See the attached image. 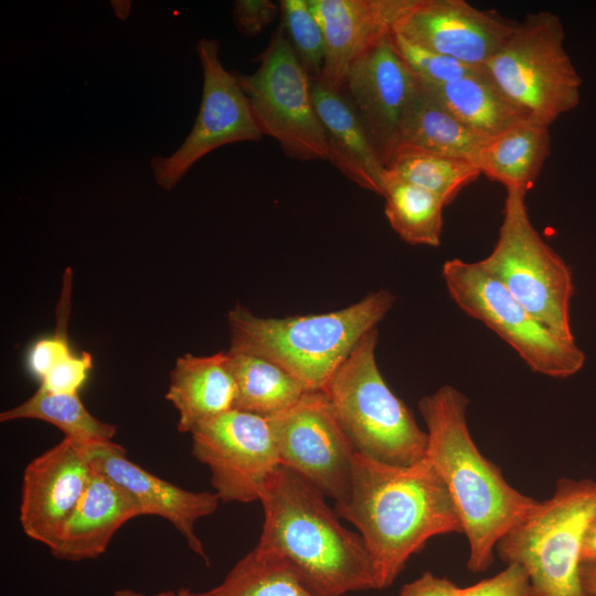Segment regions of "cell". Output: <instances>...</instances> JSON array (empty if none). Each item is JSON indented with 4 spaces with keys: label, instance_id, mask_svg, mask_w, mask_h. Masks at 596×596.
Returning a JSON list of instances; mask_svg holds the SVG:
<instances>
[{
    "label": "cell",
    "instance_id": "6da1fadb",
    "mask_svg": "<svg viewBox=\"0 0 596 596\" xmlns=\"http://www.w3.org/2000/svg\"><path fill=\"white\" fill-rule=\"evenodd\" d=\"M336 512L358 529L377 589L391 586L432 538L462 533L453 497L427 456L409 466H391L355 453L350 497L336 504Z\"/></svg>",
    "mask_w": 596,
    "mask_h": 596
},
{
    "label": "cell",
    "instance_id": "7a4b0ae2",
    "mask_svg": "<svg viewBox=\"0 0 596 596\" xmlns=\"http://www.w3.org/2000/svg\"><path fill=\"white\" fill-rule=\"evenodd\" d=\"M468 398L453 385L422 397L418 409L428 436L427 458L447 486L469 545L467 567H490L499 540L539 503L513 488L473 441Z\"/></svg>",
    "mask_w": 596,
    "mask_h": 596
},
{
    "label": "cell",
    "instance_id": "3957f363",
    "mask_svg": "<svg viewBox=\"0 0 596 596\" xmlns=\"http://www.w3.org/2000/svg\"><path fill=\"white\" fill-rule=\"evenodd\" d=\"M323 497L278 466L259 497L264 522L257 546L283 558L317 596L377 589L361 535L339 522Z\"/></svg>",
    "mask_w": 596,
    "mask_h": 596
},
{
    "label": "cell",
    "instance_id": "277c9868",
    "mask_svg": "<svg viewBox=\"0 0 596 596\" xmlns=\"http://www.w3.org/2000/svg\"><path fill=\"white\" fill-rule=\"evenodd\" d=\"M387 289L330 312L259 317L245 306L227 312L230 350L264 358L292 375L306 391H324L358 341L393 308Z\"/></svg>",
    "mask_w": 596,
    "mask_h": 596
},
{
    "label": "cell",
    "instance_id": "5b68a950",
    "mask_svg": "<svg viewBox=\"0 0 596 596\" xmlns=\"http://www.w3.org/2000/svg\"><path fill=\"white\" fill-rule=\"evenodd\" d=\"M377 339V328L366 332L323 392L356 454L391 466H409L426 457L427 432L383 379L375 355Z\"/></svg>",
    "mask_w": 596,
    "mask_h": 596
},
{
    "label": "cell",
    "instance_id": "8992f818",
    "mask_svg": "<svg viewBox=\"0 0 596 596\" xmlns=\"http://www.w3.org/2000/svg\"><path fill=\"white\" fill-rule=\"evenodd\" d=\"M596 520V481L562 478L551 498L512 526L498 542L505 564L521 565L531 596H587L579 571L585 535Z\"/></svg>",
    "mask_w": 596,
    "mask_h": 596
},
{
    "label": "cell",
    "instance_id": "52a82bcc",
    "mask_svg": "<svg viewBox=\"0 0 596 596\" xmlns=\"http://www.w3.org/2000/svg\"><path fill=\"white\" fill-rule=\"evenodd\" d=\"M551 11L528 13L483 65L492 84L530 119L550 127L581 102L582 78Z\"/></svg>",
    "mask_w": 596,
    "mask_h": 596
},
{
    "label": "cell",
    "instance_id": "ba28073f",
    "mask_svg": "<svg viewBox=\"0 0 596 596\" xmlns=\"http://www.w3.org/2000/svg\"><path fill=\"white\" fill-rule=\"evenodd\" d=\"M525 195L507 191L498 240L478 263L536 320L557 336L575 340L570 316L572 272L532 224Z\"/></svg>",
    "mask_w": 596,
    "mask_h": 596
},
{
    "label": "cell",
    "instance_id": "9c48e42d",
    "mask_svg": "<svg viewBox=\"0 0 596 596\" xmlns=\"http://www.w3.org/2000/svg\"><path fill=\"white\" fill-rule=\"evenodd\" d=\"M441 275L455 304L494 331L532 372L566 379L584 366L585 354L575 340L557 336L536 320L478 262L448 259Z\"/></svg>",
    "mask_w": 596,
    "mask_h": 596
},
{
    "label": "cell",
    "instance_id": "30bf717a",
    "mask_svg": "<svg viewBox=\"0 0 596 596\" xmlns=\"http://www.w3.org/2000/svg\"><path fill=\"white\" fill-rule=\"evenodd\" d=\"M253 74H235L263 134L276 139L286 156L328 160L326 134L317 114L311 77L281 26Z\"/></svg>",
    "mask_w": 596,
    "mask_h": 596
},
{
    "label": "cell",
    "instance_id": "8fae6325",
    "mask_svg": "<svg viewBox=\"0 0 596 596\" xmlns=\"http://www.w3.org/2000/svg\"><path fill=\"white\" fill-rule=\"evenodd\" d=\"M280 465L336 504L351 492L354 448L323 391H307L297 403L266 417Z\"/></svg>",
    "mask_w": 596,
    "mask_h": 596
},
{
    "label": "cell",
    "instance_id": "7c38bea8",
    "mask_svg": "<svg viewBox=\"0 0 596 596\" xmlns=\"http://www.w3.org/2000/svg\"><path fill=\"white\" fill-rule=\"evenodd\" d=\"M196 52L203 71V89L194 125L175 151L150 160L155 182L167 191L213 150L263 137L235 74L226 71L220 60L219 42L202 38Z\"/></svg>",
    "mask_w": 596,
    "mask_h": 596
},
{
    "label": "cell",
    "instance_id": "4fadbf2b",
    "mask_svg": "<svg viewBox=\"0 0 596 596\" xmlns=\"http://www.w3.org/2000/svg\"><path fill=\"white\" fill-rule=\"evenodd\" d=\"M191 437V454L209 468L221 502L259 501L280 466L270 426L260 415L234 408L202 423Z\"/></svg>",
    "mask_w": 596,
    "mask_h": 596
},
{
    "label": "cell",
    "instance_id": "5bb4252c",
    "mask_svg": "<svg viewBox=\"0 0 596 596\" xmlns=\"http://www.w3.org/2000/svg\"><path fill=\"white\" fill-rule=\"evenodd\" d=\"M418 87L392 34L359 56L345 75L342 92L354 107L384 168L398 149L403 120Z\"/></svg>",
    "mask_w": 596,
    "mask_h": 596
},
{
    "label": "cell",
    "instance_id": "9a60e30c",
    "mask_svg": "<svg viewBox=\"0 0 596 596\" xmlns=\"http://www.w3.org/2000/svg\"><path fill=\"white\" fill-rule=\"evenodd\" d=\"M93 475L87 444L67 437L32 459L21 485L19 521L24 534L52 549Z\"/></svg>",
    "mask_w": 596,
    "mask_h": 596
},
{
    "label": "cell",
    "instance_id": "2e32d148",
    "mask_svg": "<svg viewBox=\"0 0 596 596\" xmlns=\"http://www.w3.org/2000/svg\"><path fill=\"white\" fill-rule=\"evenodd\" d=\"M515 23L465 0H416L393 34L462 63L482 67Z\"/></svg>",
    "mask_w": 596,
    "mask_h": 596
},
{
    "label": "cell",
    "instance_id": "e0dca14e",
    "mask_svg": "<svg viewBox=\"0 0 596 596\" xmlns=\"http://www.w3.org/2000/svg\"><path fill=\"white\" fill-rule=\"evenodd\" d=\"M87 455L94 470L130 493L143 515L167 520L188 547L210 564L194 529L198 520L217 510L221 500L214 492L190 491L161 479L131 461L125 448L114 441L87 444Z\"/></svg>",
    "mask_w": 596,
    "mask_h": 596
},
{
    "label": "cell",
    "instance_id": "ac0fdd59",
    "mask_svg": "<svg viewBox=\"0 0 596 596\" xmlns=\"http://www.w3.org/2000/svg\"><path fill=\"white\" fill-rule=\"evenodd\" d=\"M326 45L319 78L328 87L343 89L351 64L384 36L416 0H308Z\"/></svg>",
    "mask_w": 596,
    "mask_h": 596
},
{
    "label": "cell",
    "instance_id": "d6986e66",
    "mask_svg": "<svg viewBox=\"0 0 596 596\" xmlns=\"http://www.w3.org/2000/svg\"><path fill=\"white\" fill-rule=\"evenodd\" d=\"M140 515L142 510L130 493L94 470L86 491L50 551L65 561L96 558L126 522Z\"/></svg>",
    "mask_w": 596,
    "mask_h": 596
},
{
    "label": "cell",
    "instance_id": "ffe728a7",
    "mask_svg": "<svg viewBox=\"0 0 596 596\" xmlns=\"http://www.w3.org/2000/svg\"><path fill=\"white\" fill-rule=\"evenodd\" d=\"M311 92L326 134L328 160L356 185L382 195L385 168L348 97L320 79L311 78Z\"/></svg>",
    "mask_w": 596,
    "mask_h": 596
},
{
    "label": "cell",
    "instance_id": "44dd1931",
    "mask_svg": "<svg viewBox=\"0 0 596 596\" xmlns=\"http://www.w3.org/2000/svg\"><path fill=\"white\" fill-rule=\"evenodd\" d=\"M164 398L178 411L180 433L191 434L202 423L234 409L236 385L227 351L179 356Z\"/></svg>",
    "mask_w": 596,
    "mask_h": 596
},
{
    "label": "cell",
    "instance_id": "7402d4cb",
    "mask_svg": "<svg viewBox=\"0 0 596 596\" xmlns=\"http://www.w3.org/2000/svg\"><path fill=\"white\" fill-rule=\"evenodd\" d=\"M550 151L549 127L525 120L490 137L473 162L481 174L504 185L507 191L526 194L536 181Z\"/></svg>",
    "mask_w": 596,
    "mask_h": 596
},
{
    "label": "cell",
    "instance_id": "603a6c76",
    "mask_svg": "<svg viewBox=\"0 0 596 596\" xmlns=\"http://www.w3.org/2000/svg\"><path fill=\"white\" fill-rule=\"evenodd\" d=\"M419 85L460 123L487 137L531 120L492 84L483 68L444 85Z\"/></svg>",
    "mask_w": 596,
    "mask_h": 596
},
{
    "label": "cell",
    "instance_id": "cb8c5ba5",
    "mask_svg": "<svg viewBox=\"0 0 596 596\" xmlns=\"http://www.w3.org/2000/svg\"><path fill=\"white\" fill-rule=\"evenodd\" d=\"M489 138L460 123L419 85L403 120L398 149L406 147L475 161Z\"/></svg>",
    "mask_w": 596,
    "mask_h": 596
},
{
    "label": "cell",
    "instance_id": "d4e9b609",
    "mask_svg": "<svg viewBox=\"0 0 596 596\" xmlns=\"http://www.w3.org/2000/svg\"><path fill=\"white\" fill-rule=\"evenodd\" d=\"M236 385L235 409L267 417L292 406L307 392L277 364L245 352L227 350Z\"/></svg>",
    "mask_w": 596,
    "mask_h": 596
},
{
    "label": "cell",
    "instance_id": "484cf974",
    "mask_svg": "<svg viewBox=\"0 0 596 596\" xmlns=\"http://www.w3.org/2000/svg\"><path fill=\"white\" fill-rule=\"evenodd\" d=\"M384 213L393 231L406 243L437 247L441 242L445 203L434 193L390 175L385 170Z\"/></svg>",
    "mask_w": 596,
    "mask_h": 596
},
{
    "label": "cell",
    "instance_id": "4316f807",
    "mask_svg": "<svg viewBox=\"0 0 596 596\" xmlns=\"http://www.w3.org/2000/svg\"><path fill=\"white\" fill-rule=\"evenodd\" d=\"M184 596H317L279 556L256 545L215 587Z\"/></svg>",
    "mask_w": 596,
    "mask_h": 596
},
{
    "label": "cell",
    "instance_id": "83f0119b",
    "mask_svg": "<svg viewBox=\"0 0 596 596\" xmlns=\"http://www.w3.org/2000/svg\"><path fill=\"white\" fill-rule=\"evenodd\" d=\"M39 419L57 427L64 437L82 444L113 441L116 427L95 417L78 394H55L39 389L21 404L1 412L0 422Z\"/></svg>",
    "mask_w": 596,
    "mask_h": 596
},
{
    "label": "cell",
    "instance_id": "f1b7e54d",
    "mask_svg": "<svg viewBox=\"0 0 596 596\" xmlns=\"http://www.w3.org/2000/svg\"><path fill=\"white\" fill-rule=\"evenodd\" d=\"M385 170L392 177L434 193L446 205L481 174L476 163L469 159L406 147L395 152Z\"/></svg>",
    "mask_w": 596,
    "mask_h": 596
},
{
    "label": "cell",
    "instance_id": "f546056e",
    "mask_svg": "<svg viewBox=\"0 0 596 596\" xmlns=\"http://www.w3.org/2000/svg\"><path fill=\"white\" fill-rule=\"evenodd\" d=\"M281 29L312 79L321 77L326 45L321 26L308 0L280 1Z\"/></svg>",
    "mask_w": 596,
    "mask_h": 596
},
{
    "label": "cell",
    "instance_id": "4dcf8cb0",
    "mask_svg": "<svg viewBox=\"0 0 596 596\" xmlns=\"http://www.w3.org/2000/svg\"><path fill=\"white\" fill-rule=\"evenodd\" d=\"M395 47L417 81L423 85L439 86L482 71L437 52L416 45L393 34Z\"/></svg>",
    "mask_w": 596,
    "mask_h": 596
},
{
    "label": "cell",
    "instance_id": "1f68e13d",
    "mask_svg": "<svg viewBox=\"0 0 596 596\" xmlns=\"http://www.w3.org/2000/svg\"><path fill=\"white\" fill-rule=\"evenodd\" d=\"M72 270L65 269L62 294L57 307L56 328L52 336L39 339L28 354V368L40 381L61 362L70 359L67 324L71 308Z\"/></svg>",
    "mask_w": 596,
    "mask_h": 596
},
{
    "label": "cell",
    "instance_id": "d6a6232c",
    "mask_svg": "<svg viewBox=\"0 0 596 596\" xmlns=\"http://www.w3.org/2000/svg\"><path fill=\"white\" fill-rule=\"evenodd\" d=\"M92 366V355L88 352L73 354L49 371L41 380L40 387L55 394H78Z\"/></svg>",
    "mask_w": 596,
    "mask_h": 596
},
{
    "label": "cell",
    "instance_id": "836d02e7",
    "mask_svg": "<svg viewBox=\"0 0 596 596\" xmlns=\"http://www.w3.org/2000/svg\"><path fill=\"white\" fill-rule=\"evenodd\" d=\"M466 596H531L530 579L521 565L507 564L494 576L466 587Z\"/></svg>",
    "mask_w": 596,
    "mask_h": 596
},
{
    "label": "cell",
    "instance_id": "e575fe53",
    "mask_svg": "<svg viewBox=\"0 0 596 596\" xmlns=\"http://www.w3.org/2000/svg\"><path fill=\"white\" fill-rule=\"evenodd\" d=\"M279 11L280 7L269 0H236L232 13L238 32L253 38L268 26Z\"/></svg>",
    "mask_w": 596,
    "mask_h": 596
},
{
    "label": "cell",
    "instance_id": "d590c367",
    "mask_svg": "<svg viewBox=\"0 0 596 596\" xmlns=\"http://www.w3.org/2000/svg\"><path fill=\"white\" fill-rule=\"evenodd\" d=\"M397 596H466V587L426 572L405 584Z\"/></svg>",
    "mask_w": 596,
    "mask_h": 596
},
{
    "label": "cell",
    "instance_id": "8d00e7d4",
    "mask_svg": "<svg viewBox=\"0 0 596 596\" xmlns=\"http://www.w3.org/2000/svg\"><path fill=\"white\" fill-rule=\"evenodd\" d=\"M579 576L587 596H596V562L582 563Z\"/></svg>",
    "mask_w": 596,
    "mask_h": 596
},
{
    "label": "cell",
    "instance_id": "74e56055",
    "mask_svg": "<svg viewBox=\"0 0 596 596\" xmlns=\"http://www.w3.org/2000/svg\"><path fill=\"white\" fill-rule=\"evenodd\" d=\"M581 560L582 563L596 562V520L585 535Z\"/></svg>",
    "mask_w": 596,
    "mask_h": 596
},
{
    "label": "cell",
    "instance_id": "f35d334b",
    "mask_svg": "<svg viewBox=\"0 0 596 596\" xmlns=\"http://www.w3.org/2000/svg\"><path fill=\"white\" fill-rule=\"evenodd\" d=\"M184 593H185V588H180L179 590L160 592L151 596H184ZM114 596H149V595H145L142 593H139L132 589L124 588V589L115 590Z\"/></svg>",
    "mask_w": 596,
    "mask_h": 596
},
{
    "label": "cell",
    "instance_id": "ab89813d",
    "mask_svg": "<svg viewBox=\"0 0 596 596\" xmlns=\"http://www.w3.org/2000/svg\"><path fill=\"white\" fill-rule=\"evenodd\" d=\"M111 9L114 11V14L119 20H127L130 13L131 9V1H110Z\"/></svg>",
    "mask_w": 596,
    "mask_h": 596
}]
</instances>
